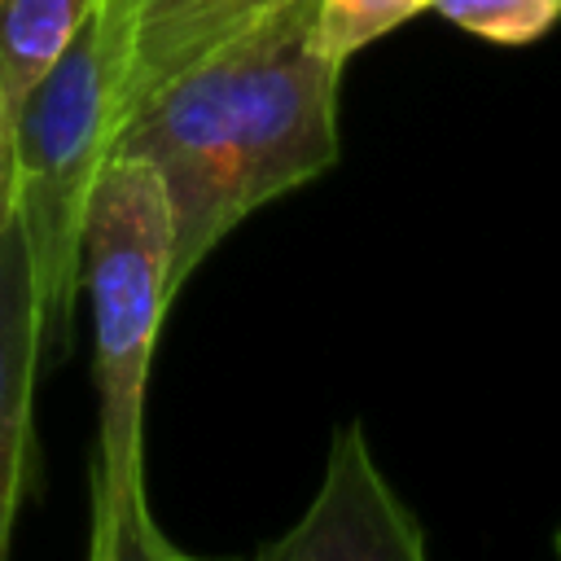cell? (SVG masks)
<instances>
[{
	"label": "cell",
	"instance_id": "obj_1",
	"mask_svg": "<svg viewBox=\"0 0 561 561\" xmlns=\"http://www.w3.org/2000/svg\"><path fill=\"white\" fill-rule=\"evenodd\" d=\"M342 66L316 0H280L145 92L114 127L110 158L158 171L180 285L259 206L337 162Z\"/></svg>",
	"mask_w": 561,
	"mask_h": 561
},
{
	"label": "cell",
	"instance_id": "obj_2",
	"mask_svg": "<svg viewBox=\"0 0 561 561\" xmlns=\"http://www.w3.org/2000/svg\"><path fill=\"white\" fill-rule=\"evenodd\" d=\"M171 245V206L158 171L140 158H105L79 228V289L92 307L96 351L92 530L145 495V386L175 298Z\"/></svg>",
	"mask_w": 561,
	"mask_h": 561
},
{
	"label": "cell",
	"instance_id": "obj_3",
	"mask_svg": "<svg viewBox=\"0 0 561 561\" xmlns=\"http://www.w3.org/2000/svg\"><path fill=\"white\" fill-rule=\"evenodd\" d=\"M136 0H96L13 105L18 228L39 294L44 355H61L79 298V228L123 118Z\"/></svg>",
	"mask_w": 561,
	"mask_h": 561
},
{
	"label": "cell",
	"instance_id": "obj_4",
	"mask_svg": "<svg viewBox=\"0 0 561 561\" xmlns=\"http://www.w3.org/2000/svg\"><path fill=\"white\" fill-rule=\"evenodd\" d=\"M254 561H430L425 535L381 473L359 421L329 443L320 486L298 522Z\"/></svg>",
	"mask_w": 561,
	"mask_h": 561
},
{
	"label": "cell",
	"instance_id": "obj_5",
	"mask_svg": "<svg viewBox=\"0 0 561 561\" xmlns=\"http://www.w3.org/2000/svg\"><path fill=\"white\" fill-rule=\"evenodd\" d=\"M39 355V294L22 228L13 219L0 232V561H9L31 460V394Z\"/></svg>",
	"mask_w": 561,
	"mask_h": 561
},
{
	"label": "cell",
	"instance_id": "obj_6",
	"mask_svg": "<svg viewBox=\"0 0 561 561\" xmlns=\"http://www.w3.org/2000/svg\"><path fill=\"white\" fill-rule=\"evenodd\" d=\"M272 4L280 0H136L123 114L180 66H188L210 44H219L224 35H232Z\"/></svg>",
	"mask_w": 561,
	"mask_h": 561
},
{
	"label": "cell",
	"instance_id": "obj_7",
	"mask_svg": "<svg viewBox=\"0 0 561 561\" xmlns=\"http://www.w3.org/2000/svg\"><path fill=\"white\" fill-rule=\"evenodd\" d=\"M96 0H0V96L9 105L53 66Z\"/></svg>",
	"mask_w": 561,
	"mask_h": 561
},
{
	"label": "cell",
	"instance_id": "obj_8",
	"mask_svg": "<svg viewBox=\"0 0 561 561\" xmlns=\"http://www.w3.org/2000/svg\"><path fill=\"white\" fill-rule=\"evenodd\" d=\"M430 9L491 44H530L561 22V0H430Z\"/></svg>",
	"mask_w": 561,
	"mask_h": 561
},
{
	"label": "cell",
	"instance_id": "obj_9",
	"mask_svg": "<svg viewBox=\"0 0 561 561\" xmlns=\"http://www.w3.org/2000/svg\"><path fill=\"white\" fill-rule=\"evenodd\" d=\"M316 4H320V39L337 61H346L364 44L381 39L386 31L430 9V0H316Z\"/></svg>",
	"mask_w": 561,
	"mask_h": 561
},
{
	"label": "cell",
	"instance_id": "obj_10",
	"mask_svg": "<svg viewBox=\"0 0 561 561\" xmlns=\"http://www.w3.org/2000/svg\"><path fill=\"white\" fill-rule=\"evenodd\" d=\"M88 561H224V557H197V552H184L180 543H171L158 530L149 500L136 495L131 504H123V513L114 522L92 530Z\"/></svg>",
	"mask_w": 561,
	"mask_h": 561
},
{
	"label": "cell",
	"instance_id": "obj_11",
	"mask_svg": "<svg viewBox=\"0 0 561 561\" xmlns=\"http://www.w3.org/2000/svg\"><path fill=\"white\" fill-rule=\"evenodd\" d=\"M18 219V153H13V105L0 96V232Z\"/></svg>",
	"mask_w": 561,
	"mask_h": 561
},
{
	"label": "cell",
	"instance_id": "obj_12",
	"mask_svg": "<svg viewBox=\"0 0 561 561\" xmlns=\"http://www.w3.org/2000/svg\"><path fill=\"white\" fill-rule=\"evenodd\" d=\"M557 548H561V535H557Z\"/></svg>",
	"mask_w": 561,
	"mask_h": 561
}]
</instances>
